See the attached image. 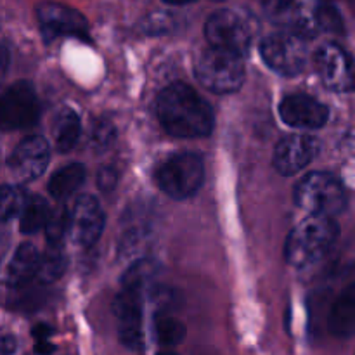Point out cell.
I'll use <instances>...</instances> for the list:
<instances>
[{
    "label": "cell",
    "mask_w": 355,
    "mask_h": 355,
    "mask_svg": "<svg viewBox=\"0 0 355 355\" xmlns=\"http://www.w3.org/2000/svg\"><path fill=\"white\" fill-rule=\"evenodd\" d=\"M158 118L173 137H205L214 128L211 107L184 83L166 87L158 97Z\"/></svg>",
    "instance_id": "1"
},
{
    "label": "cell",
    "mask_w": 355,
    "mask_h": 355,
    "mask_svg": "<svg viewBox=\"0 0 355 355\" xmlns=\"http://www.w3.org/2000/svg\"><path fill=\"white\" fill-rule=\"evenodd\" d=\"M338 238V224L331 217L311 215L290 232L284 245L288 263L298 269L312 267L324 259Z\"/></svg>",
    "instance_id": "2"
},
{
    "label": "cell",
    "mask_w": 355,
    "mask_h": 355,
    "mask_svg": "<svg viewBox=\"0 0 355 355\" xmlns=\"http://www.w3.org/2000/svg\"><path fill=\"white\" fill-rule=\"evenodd\" d=\"M295 203L319 217H335L342 214L349 203L345 186L335 175L326 172H312L295 187Z\"/></svg>",
    "instance_id": "3"
},
{
    "label": "cell",
    "mask_w": 355,
    "mask_h": 355,
    "mask_svg": "<svg viewBox=\"0 0 355 355\" xmlns=\"http://www.w3.org/2000/svg\"><path fill=\"white\" fill-rule=\"evenodd\" d=\"M198 80L208 90L217 94H231L241 89L245 82L243 55L210 47L201 52L194 66Z\"/></svg>",
    "instance_id": "4"
},
{
    "label": "cell",
    "mask_w": 355,
    "mask_h": 355,
    "mask_svg": "<svg viewBox=\"0 0 355 355\" xmlns=\"http://www.w3.org/2000/svg\"><path fill=\"white\" fill-rule=\"evenodd\" d=\"M205 35L211 47L243 55L250 51L255 28L246 14L231 9H220L208 17Z\"/></svg>",
    "instance_id": "5"
},
{
    "label": "cell",
    "mask_w": 355,
    "mask_h": 355,
    "mask_svg": "<svg viewBox=\"0 0 355 355\" xmlns=\"http://www.w3.org/2000/svg\"><path fill=\"white\" fill-rule=\"evenodd\" d=\"M163 193L175 200H186L198 193L205 180L203 159L194 153H179L166 159L156 172Z\"/></svg>",
    "instance_id": "6"
},
{
    "label": "cell",
    "mask_w": 355,
    "mask_h": 355,
    "mask_svg": "<svg viewBox=\"0 0 355 355\" xmlns=\"http://www.w3.org/2000/svg\"><path fill=\"white\" fill-rule=\"evenodd\" d=\"M260 52L270 69L284 76H293L304 71L309 59L307 44L295 33H274L263 38Z\"/></svg>",
    "instance_id": "7"
},
{
    "label": "cell",
    "mask_w": 355,
    "mask_h": 355,
    "mask_svg": "<svg viewBox=\"0 0 355 355\" xmlns=\"http://www.w3.org/2000/svg\"><path fill=\"white\" fill-rule=\"evenodd\" d=\"M40 104L35 89L28 82H16L0 94V130L28 128L38 120Z\"/></svg>",
    "instance_id": "8"
},
{
    "label": "cell",
    "mask_w": 355,
    "mask_h": 355,
    "mask_svg": "<svg viewBox=\"0 0 355 355\" xmlns=\"http://www.w3.org/2000/svg\"><path fill=\"white\" fill-rule=\"evenodd\" d=\"M37 19L47 38L89 37V23L78 10L58 2H42L37 6Z\"/></svg>",
    "instance_id": "9"
},
{
    "label": "cell",
    "mask_w": 355,
    "mask_h": 355,
    "mask_svg": "<svg viewBox=\"0 0 355 355\" xmlns=\"http://www.w3.org/2000/svg\"><path fill=\"white\" fill-rule=\"evenodd\" d=\"M314 64L328 89L336 92H350L354 89L352 58L340 45H321L314 55Z\"/></svg>",
    "instance_id": "10"
},
{
    "label": "cell",
    "mask_w": 355,
    "mask_h": 355,
    "mask_svg": "<svg viewBox=\"0 0 355 355\" xmlns=\"http://www.w3.org/2000/svg\"><path fill=\"white\" fill-rule=\"evenodd\" d=\"M142 293L144 291L121 288L114 300V315L118 321L120 342L130 350H141L144 345L142 335Z\"/></svg>",
    "instance_id": "11"
},
{
    "label": "cell",
    "mask_w": 355,
    "mask_h": 355,
    "mask_svg": "<svg viewBox=\"0 0 355 355\" xmlns=\"http://www.w3.org/2000/svg\"><path fill=\"white\" fill-rule=\"evenodd\" d=\"M49 144L44 137H28L10 155L9 172L17 182H31L45 172L49 165Z\"/></svg>",
    "instance_id": "12"
},
{
    "label": "cell",
    "mask_w": 355,
    "mask_h": 355,
    "mask_svg": "<svg viewBox=\"0 0 355 355\" xmlns=\"http://www.w3.org/2000/svg\"><path fill=\"white\" fill-rule=\"evenodd\" d=\"M319 141L312 135H288L277 144L272 163L281 175H295L318 156Z\"/></svg>",
    "instance_id": "13"
},
{
    "label": "cell",
    "mask_w": 355,
    "mask_h": 355,
    "mask_svg": "<svg viewBox=\"0 0 355 355\" xmlns=\"http://www.w3.org/2000/svg\"><path fill=\"white\" fill-rule=\"evenodd\" d=\"M104 227V214L99 201L92 196H80L69 214V232L78 246H92L101 238Z\"/></svg>",
    "instance_id": "14"
},
{
    "label": "cell",
    "mask_w": 355,
    "mask_h": 355,
    "mask_svg": "<svg viewBox=\"0 0 355 355\" xmlns=\"http://www.w3.org/2000/svg\"><path fill=\"white\" fill-rule=\"evenodd\" d=\"M279 114L284 123L290 127L314 130V128L324 127L329 118V110L326 104L319 103L314 97L305 96V94H293L281 101Z\"/></svg>",
    "instance_id": "15"
},
{
    "label": "cell",
    "mask_w": 355,
    "mask_h": 355,
    "mask_svg": "<svg viewBox=\"0 0 355 355\" xmlns=\"http://www.w3.org/2000/svg\"><path fill=\"white\" fill-rule=\"evenodd\" d=\"M38 259H40V255L33 245H30V243L19 245L9 259V262L6 263V269L2 274L3 281L12 288L30 283L37 272Z\"/></svg>",
    "instance_id": "16"
},
{
    "label": "cell",
    "mask_w": 355,
    "mask_h": 355,
    "mask_svg": "<svg viewBox=\"0 0 355 355\" xmlns=\"http://www.w3.org/2000/svg\"><path fill=\"white\" fill-rule=\"evenodd\" d=\"M329 328L333 335L338 338L352 336L355 328V290L354 286L347 288L345 293L335 302L329 318Z\"/></svg>",
    "instance_id": "17"
},
{
    "label": "cell",
    "mask_w": 355,
    "mask_h": 355,
    "mask_svg": "<svg viewBox=\"0 0 355 355\" xmlns=\"http://www.w3.org/2000/svg\"><path fill=\"white\" fill-rule=\"evenodd\" d=\"M52 137L58 151L68 153L76 146L80 139V118L69 107H62L52 123Z\"/></svg>",
    "instance_id": "18"
},
{
    "label": "cell",
    "mask_w": 355,
    "mask_h": 355,
    "mask_svg": "<svg viewBox=\"0 0 355 355\" xmlns=\"http://www.w3.org/2000/svg\"><path fill=\"white\" fill-rule=\"evenodd\" d=\"M85 180V168L80 163H71L58 170L49 180V193L58 201H64L78 189Z\"/></svg>",
    "instance_id": "19"
},
{
    "label": "cell",
    "mask_w": 355,
    "mask_h": 355,
    "mask_svg": "<svg viewBox=\"0 0 355 355\" xmlns=\"http://www.w3.org/2000/svg\"><path fill=\"white\" fill-rule=\"evenodd\" d=\"M66 270V255L61 246H49L47 252L38 259L35 279L38 284L55 283Z\"/></svg>",
    "instance_id": "20"
},
{
    "label": "cell",
    "mask_w": 355,
    "mask_h": 355,
    "mask_svg": "<svg viewBox=\"0 0 355 355\" xmlns=\"http://www.w3.org/2000/svg\"><path fill=\"white\" fill-rule=\"evenodd\" d=\"M49 214H51V208H49V203L44 198H28L19 214L21 232L23 234H35L37 231H40L45 225V222H47Z\"/></svg>",
    "instance_id": "21"
},
{
    "label": "cell",
    "mask_w": 355,
    "mask_h": 355,
    "mask_svg": "<svg viewBox=\"0 0 355 355\" xmlns=\"http://www.w3.org/2000/svg\"><path fill=\"white\" fill-rule=\"evenodd\" d=\"M155 335L159 345L175 347L186 338V326L175 318L159 315L155 322Z\"/></svg>",
    "instance_id": "22"
},
{
    "label": "cell",
    "mask_w": 355,
    "mask_h": 355,
    "mask_svg": "<svg viewBox=\"0 0 355 355\" xmlns=\"http://www.w3.org/2000/svg\"><path fill=\"white\" fill-rule=\"evenodd\" d=\"M45 236L49 246H61L64 236L69 232V211L66 207H58L51 210L47 222H45Z\"/></svg>",
    "instance_id": "23"
},
{
    "label": "cell",
    "mask_w": 355,
    "mask_h": 355,
    "mask_svg": "<svg viewBox=\"0 0 355 355\" xmlns=\"http://www.w3.org/2000/svg\"><path fill=\"white\" fill-rule=\"evenodd\" d=\"M23 191L16 186H0V222H9L21 214L24 207Z\"/></svg>",
    "instance_id": "24"
},
{
    "label": "cell",
    "mask_w": 355,
    "mask_h": 355,
    "mask_svg": "<svg viewBox=\"0 0 355 355\" xmlns=\"http://www.w3.org/2000/svg\"><path fill=\"white\" fill-rule=\"evenodd\" d=\"M156 266L151 260H139L135 262L130 269L125 272L123 281H121V288H130V290L144 291L148 288L149 281L155 277Z\"/></svg>",
    "instance_id": "25"
},
{
    "label": "cell",
    "mask_w": 355,
    "mask_h": 355,
    "mask_svg": "<svg viewBox=\"0 0 355 355\" xmlns=\"http://www.w3.org/2000/svg\"><path fill=\"white\" fill-rule=\"evenodd\" d=\"M314 21L318 24V28L328 31V33L340 35L343 33L345 26H343V17L340 14V10L336 9V6L329 0H321L315 9Z\"/></svg>",
    "instance_id": "26"
},
{
    "label": "cell",
    "mask_w": 355,
    "mask_h": 355,
    "mask_svg": "<svg viewBox=\"0 0 355 355\" xmlns=\"http://www.w3.org/2000/svg\"><path fill=\"white\" fill-rule=\"evenodd\" d=\"M116 141V128L106 118H97L94 120L89 134V146L96 153H103L110 149Z\"/></svg>",
    "instance_id": "27"
},
{
    "label": "cell",
    "mask_w": 355,
    "mask_h": 355,
    "mask_svg": "<svg viewBox=\"0 0 355 355\" xmlns=\"http://www.w3.org/2000/svg\"><path fill=\"white\" fill-rule=\"evenodd\" d=\"M179 16L173 12H166V10H158L153 12L142 21V30L149 35H165L172 33L179 26Z\"/></svg>",
    "instance_id": "28"
},
{
    "label": "cell",
    "mask_w": 355,
    "mask_h": 355,
    "mask_svg": "<svg viewBox=\"0 0 355 355\" xmlns=\"http://www.w3.org/2000/svg\"><path fill=\"white\" fill-rule=\"evenodd\" d=\"M149 236V227L146 225H137L132 224L127 231L123 232V238L120 243V253L123 257H130L134 253H137L141 250V246L144 245L146 239Z\"/></svg>",
    "instance_id": "29"
},
{
    "label": "cell",
    "mask_w": 355,
    "mask_h": 355,
    "mask_svg": "<svg viewBox=\"0 0 355 355\" xmlns=\"http://www.w3.org/2000/svg\"><path fill=\"white\" fill-rule=\"evenodd\" d=\"M38 304H40V291L30 290V283L14 288V293L10 297V305L12 307L28 311V309L38 307Z\"/></svg>",
    "instance_id": "30"
},
{
    "label": "cell",
    "mask_w": 355,
    "mask_h": 355,
    "mask_svg": "<svg viewBox=\"0 0 355 355\" xmlns=\"http://www.w3.org/2000/svg\"><path fill=\"white\" fill-rule=\"evenodd\" d=\"M262 7L270 19L286 21L295 10V0H262Z\"/></svg>",
    "instance_id": "31"
},
{
    "label": "cell",
    "mask_w": 355,
    "mask_h": 355,
    "mask_svg": "<svg viewBox=\"0 0 355 355\" xmlns=\"http://www.w3.org/2000/svg\"><path fill=\"white\" fill-rule=\"evenodd\" d=\"M118 184V172L113 166H103L97 175V186L103 193H111Z\"/></svg>",
    "instance_id": "32"
},
{
    "label": "cell",
    "mask_w": 355,
    "mask_h": 355,
    "mask_svg": "<svg viewBox=\"0 0 355 355\" xmlns=\"http://www.w3.org/2000/svg\"><path fill=\"white\" fill-rule=\"evenodd\" d=\"M153 302L162 311L173 309V304L177 302V293L173 290H170V288H156L153 291Z\"/></svg>",
    "instance_id": "33"
},
{
    "label": "cell",
    "mask_w": 355,
    "mask_h": 355,
    "mask_svg": "<svg viewBox=\"0 0 355 355\" xmlns=\"http://www.w3.org/2000/svg\"><path fill=\"white\" fill-rule=\"evenodd\" d=\"M17 349V342L14 336L3 335L0 336V355H12Z\"/></svg>",
    "instance_id": "34"
},
{
    "label": "cell",
    "mask_w": 355,
    "mask_h": 355,
    "mask_svg": "<svg viewBox=\"0 0 355 355\" xmlns=\"http://www.w3.org/2000/svg\"><path fill=\"white\" fill-rule=\"evenodd\" d=\"M9 62H10L9 47H7L6 44H0V82H2L7 69H9Z\"/></svg>",
    "instance_id": "35"
},
{
    "label": "cell",
    "mask_w": 355,
    "mask_h": 355,
    "mask_svg": "<svg viewBox=\"0 0 355 355\" xmlns=\"http://www.w3.org/2000/svg\"><path fill=\"white\" fill-rule=\"evenodd\" d=\"M35 352L40 355H49L54 352V345L49 340H38L37 345H35Z\"/></svg>",
    "instance_id": "36"
},
{
    "label": "cell",
    "mask_w": 355,
    "mask_h": 355,
    "mask_svg": "<svg viewBox=\"0 0 355 355\" xmlns=\"http://www.w3.org/2000/svg\"><path fill=\"white\" fill-rule=\"evenodd\" d=\"M49 335H51V328L45 324H38L37 328L33 329V336L38 340H49Z\"/></svg>",
    "instance_id": "37"
},
{
    "label": "cell",
    "mask_w": 355,
    "mask_h": 355,
    "mask_svg": "<svg viewBox=\"0 0 355 355\" xmlns=\"http://www.w3.org/2000/svg\"><path fill=\"white\" fill-rule=\"evenodd\" d=\"M163 2L168 3V6H186V3L196 2V0H163Z\"/></svg>",
    "instance_id": "38"
},
{
    "label": "cell",
    "mask_w": 355,
    "mask_h": 355,
    "mask_svg": "<svg viewBox=\"0 0 355 355\" xmlns=\"http://www.w3.org/2000/svg\"><path fill=\"white\" fill-rule=\"evenodd\" d=\"M158 355H177V354H173V352H162V354H158Z\"/></svg>",
    "instance_id": "39"
}]
</instances>
